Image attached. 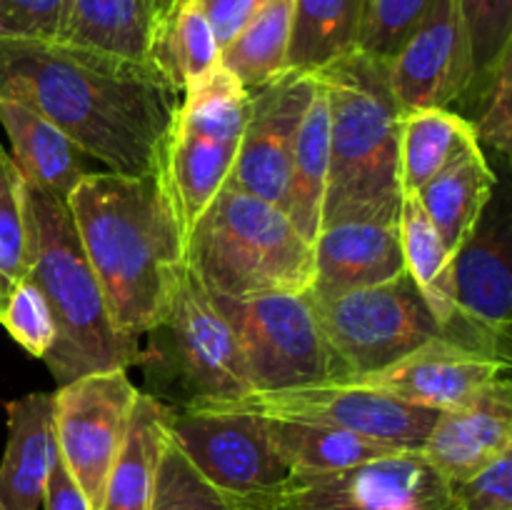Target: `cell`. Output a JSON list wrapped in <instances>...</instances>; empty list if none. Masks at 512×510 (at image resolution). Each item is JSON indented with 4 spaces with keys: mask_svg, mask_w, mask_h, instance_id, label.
<instances>
[{
    "mask_svg": "<svg viewBox=\"0 0 512 510\" xmlns=\"http://www.w3.org/2000/svg\"><path fill=\"white\" fill-rule=\"evenodd\" d=\"M180 88L155 63L60 40L0 38V100H15L113 173H160Z\"/></svg>",
    "mask_w": 512,
    "mask_h": 510,
    "instance_id": "obj_1",
    "label": "cell"
},
{
    "mask_svg": "<svg viewBox=\"0 0 512 510\" xmlns=\"http://www.w3.org/2000/svg\"><path fill=\"white\" fill-rule=\"evenodd\" d=\"M103 288L110 318L128 338L158 328L188 273V245L160 173H85L65 200Z\"/></svg>",
    "mask_w": 512,
    "mask_h": 510,
    "instance_id": "obj_2",
    "label": "cell"
},
{
    "mask_svg": "<svg viewBox=\"0 0 512 510\" xmlns=\"http://www.w3.org/2000/svg\"><path fill=\"white\" fill-rule=\"evenodd\" d=\"M28 280L53 310L58 340L45 365L58 385L95 370L133 368L143 360L140 340L128 338L110 318L103 288L80 243L65 200L25 183Z\"/></svg>",
    "mask_w": 512,
    "mask_h": 510,
    "instance_id": "obj_3",
    "label": "cell"
},
{
    "mask_svg": "<svg viewBox=\"0 0 512 510\" xmlns=\"http://www.w3.org/2000/svg\"><path fill=\"white\" fill-rule=\"evenodd\" d=\"M330 108V173L323 225L400 213V118L388 63L353 53L320 70Z\"/></svg>",
    "mask_w": 512,
    "mask_h": 510,
    "instance_id": "obj_4",
    "label": "cell"
},
{
    "mask_svg": "<svg viewBox=\"0 0 512 510\" xmlns=\"http://www.w3.org/2000/svg\"><path fill=\"white\" fill-rule=\"evenodd\" d=\"M188 265L223 298L308 293L313 245L283 208L225 185L188 235Z\"/></svg>",
    "mask_w": 512,
    "mask_h": 510,
    "instance_id": "obj_5",
    "label": "cell"
},
{
    "mask_svg": "<svg viewBox=\"0 0 512 510\" xmlns=\"http://www.w3.org/2000/svg\"><path fill=\"white\" fill-rule=\"evenodd\" d=\"M315 320L335 363V380L383 370L428 340L445 335L408 273L340 295L308 290Z\"/></svg>",
    "mask_w": 512,
    "mask_h": 510,
    "instance_id": "obj_6",
    "label": "cell"
},
{
    "mask_svg": "<svg viewBox=\"0 0 512 510\" xmlns=\"http://www.w3.org/2000/svg\"><path fill=\"white\" fill-rule=\"evenodd\" d=\"M228 498L235 510H458L448 483L420 453L345 470H290L270 488Z\"/></svg>",
    "mask_w": 512,
    "mask_h": 510,
    "instance_id": "obj_7",
    "label": "cell"
},
{
    "mask_svg": "<svg viewBox=\"0 0 512 510\" xmlns=\"http://www.w3.org/2000/svg\"><path fill=\"white\" fill-rule=\"evenodd\" d=\"M148 335L158 340L150 353L158 355L180 393L170 408L223 403L253 393L238 333L190 265L168 315Z\"/></svg>",
    "mask_w": 512,
    "mask_h": 510,
    "instance_id": "obj_8",
    "label": "cell"
},
{
    "mask_svg": "<svg viewBox=\"0 0 512 510\" xmlns=\"http://www.w3.org/2000/svg\"><path fill=\"white\" fill-rule=\"evenodd\" d=\"M183 408H218L253 413L260 418L298 420V423L335 425L353 433L393 445L398 450L420 453L425 438L438 423L440 410L420 408L393 398L368 385L323 380L280 390H258L223 403H198Z\"/></svg>",
    "mask_w": 512,
    "mask_h": 510,
    "instance_id": "obj_9",
    "label": "cell"
},
{
    "mask_svg": "<svg viewBox=\"0 0 512 510\" xmlns=\"http://www.w3.org/2000/svg\"><path fill=\"white\" fill-rule=\"evenodd\" d=\"M210 298L238 333L253 393L335 380L333 355L308 293H265L253 298L210 293Z\"/></svg>",
    "mask_w": 512,
    "mask_h": 510,
    "instance_id": "obj_10",
    "label": "cell"
},
{
    "mask_svg": "<svg viewBox=\"0 0 512 510\" xmlns=\"http://www.w3.org/2000/svg\"><path fill=\"white\" fill-rule=\"evenodd\" d=\"M138 395L123 368L80 375L53 393L58 453L93 510L100 508Z\"/></svg>",
    "mask_w": 512,
    "mask_h": 510,
    "instance_id": "obj_11",
    "label": "cell"
},
{
    "mask_svg": "<svg viewBox=\"0 0 512 510\" xmlns=\"http://www.w3.org/2000/svg\"><path fill=\"white\" fill-rule=\"evenodd\" d=\"M168 435L195 470L225 495L255 493L290 475V465L270 438L268 420L260 415L170 408Z\"/></svg>",
    "mask_w": 512,
    "mask_h": 510,
    "instance_id": "obj_12",
    "label": "cell"
},
{
    "mask_svg": "<svg viewBox=\"0 0 512 510\" xmlns=\"http://www.w3.org/2000/svg\"><path fill=\"white\" fill-rule=\"evenodd\" d=\"M318 83V73L285 70L270 83L248 90V123L228 185L285 208L295 135Z\"/></svg>",
    "mask_w": 512,
    "mask_h": 510,
    "instance_id": "obj_13",
    "label": "cell"
},
{
    "mask_svg": "<svg viewBox=\"0 0 512 510\" xmlns=\"http://www.w3.org/2000/svg\"><path fill=\"white\" fill-rule=\"evenodd\" d=\"M510 358L438 335L383 370L343 383L368 385L405 403L433 410L463 408L500 378H508Z\"/></svg>",
    "mask_w": 512,
    "mask_h": 510,
    "instance_id": "obj_14",
    "label": "cell"
},
{
    "mask_svg": "<svg viewBox=\"0 0 512 510\" xmlns=\"http://www.w3.org/2000/svg\"><path fill=\"white\" fill-rule=\"evenodd\" d=\"M473 83V55L458 0H438L388 63V85L403 113L453 108Z\"/></svg>",
    "mask_w": 512,
    "mask_h": 510,
    "instance_id": "obj_15",
    "label": "cell"
},
{
    "mask_svg": "<svg viewBox=\"0 0 512 510\" xmlns=\"http://www.w3.org/2000/svg\"><path fill=\"white\" fill-rule=\"evenodd\" d=\"M508 235L495 220H483L453 258L458 320L448 338L510 358L512 270Z\"/></svg>",
    "mask_w": 512,
    "mask_h": 510,
    "instance_id": "obj_16",
    "label": "cell"
},
{
    "mask_svg": "<svg viewBox=\"0 0 512 510\" xmlns=\"http://www.w3.org/2000/svg\"><path fill=\"white\" fill-rule=\"evenodd\" d=\"M405 273L400 213L345 218L320 228L313 243L315 295H340Z\"/></svg>",
    "mask_w": 512,
    "mask_h": 510,
    "instance_id": "obj_17",
    "label": "cell"
},
{
    "mask_svg": "<svg viewBox=\"0 0 512 510\" xmlns=\"http://www.w3.org/2000/svg\"><path fill=\"white\" fill-rule=\"evenodd\" d=\"M510 450L512 388L500 378L463 408L443 410L420 455L445 483H458Z\"/></svg>",
    "mask_w": 512,
    "mask_h": 510,
    "instance_id": "obj_18",
    "label": "cell"
},
{
    "mask_svg": "<svg viewBox=\"0 0 512 510\" xmlns=\"http://www.w3.org/2000/svg\"><path fill=\"white\" fill-rule=\"evenodd\" d=\"M8 440L0 460V505L38 510L58 455L53 393H28L5 403Z\"/></svg>",
    "mask_w": 512,
    "mask_h": 510,
    "instance_id": "obj_19",
    "label": "cell"
},
{
    "mask_svg": "<svg viewBox=\"0 0 512 510\" xmlns=\"http://www.w3.org/2000/svg\"><path fill=\"white\" fill-rule=\"evenodd\" d=\"M163 0H63L60 43L135 63H153Z\"/></svg>",
    "mask_w": 512,
    "mask_h": 510,
    "instance_id": "obj_20",
    "label": "cell"
},
{
    "mask_svg": "<svg viewBox=\"0 0 512 510\" xmlns=\"http://www.w3.org/2000/svg\"><path fill=\"white\" fill-rule=\"evenodd\" d=\"M0 125L8 133L13 145L10 158L25 183L68 200L75 185L88 173L83 165L85 155L70 143L68 135L33 108L15 100H0Z\"/></svg>",
    "mask_w": 512,
    "mask_h": 510,
    "instance_id": "obj_21",
    "label": "cell"
},
{
    "mask_svg": "<svg viewBox=\"0 0 512 510\" xmlns=\"http://www.w3.org/2000/svg\"><path fill=\"white\" fill-rule=\"evenodd\" d=\"M235 155H238V145L213 143V140L180 133L175 128L170 133L160 175H163L170 203L185 233V245L195 223L203 218L220 190L228 185Z\"/></svg>",
    "mask_w": 512,
    "mask_h": 510,
    "instance_id": "obj_22",
    "label": "cell"
},
{
    "mask_svg": "<svg viewBox=\"0 0 512 510\" xmlns=\"http://www.w3.org/2000/svg\"><path fill=\"white\" fill-rule=\"evenodd\" d=\"M320 78V75H318ZM330 173V108L325 95L323 80L318 83L313 100L305 108L303 120L298 125L290 160L288 198H285V215L298 228V233L310 245L323 228V205L328 190Z\"/></svg>",
    "mask_w": 512,
    "mask_h": 510,
    "instance_id": "obj_23",
    "label": "cell"
},
{
    "mask_svg": "<svg viewBox=\"0 0 512 510\" xmlns=\"http://www.w3.org/2000/svg\"><path fill=\"white\" fill-rule=\"evenodd\" d=\"M480 148L473 123L453 108L410 110L400 118V185L403 195L438 178L445 168Z\"/></svg>",
    "mask_w": 512,
    "mask_h": 510,
    "instance_id": "obj_24",
    "label": "cell"
},
{
    "mask_svg": "<svg viewBox=\"0 0 512 510\" xmlns=\"http://www.w3.org/2000/svg\"><path fill=\"white\" fill-rule=\"evenodd\" d=\"M168 403L140 390L128 435L105 483L98 510H150L160 450L168 435Z\"/></svg>",
    "mask_w": 512,
    "mask_h": 510,
    "instance_id": "obj_25",
    "label": "cell"
},
{
    "mask_svg": "<svg viewBox=\"0 0 512 510\" xmlns=\"http://www.w3.org/2000/svg\"><path fill=\"white\" fill-rule=\"evenodd\" d=\"M495 190V173L485 158L483 148L470 150L438 178L420 188L418 200L428 213L430 223L438 228L445 248L458 253L460 245L473 235L483 220Z\"/></svg>",
    "mask_w": 512,
    "mask_h": 510,
    "instance_id": "obj_26",
    "label": "cell"
},
{
    "mask_svg": "<svg viewBox=\"0 0 512 510\" xmlns=\"http://www.w3.org/2000/svg\"><path fill=\"white\" fill-rule=\"evenodd\" d=\"M365 0H293L285 68L320 73L358 53Z\"/></svg>",
    "mask_w": 512,
    "mask_h": 510,
    "instance_id": "obj_27",
    "label": "cell"
},
{
    "mask_svg": "<svg viewBox=\"0 0 512 510\" xmlns=\"http://www.w3.org/2000/svg\"><path fill=\"white\" fill-rule=\"evenodd\" d=\"M400 248H403L405 273L410 275L415 288L428 303L430 313L448 335V330L458 320L453 278L455 255L445 248L438 228L430 223L418 195H403V203H400Z\"/></svg>",
    "mask_w": 512,
    "mask_h": 510,
    "instance_id": "obj_28",
    "label": "cell"
},
{
    "mask_svg": "<svg viewBox=\"0 0 512 510\" xmlns=\"http://www.w3.org/2000/svg\"><path fill=\"white\" fill-rule=\"evenodd\" d=\"M265 420H268L270 438L290 470H345L390 455L410 453L335 425Z\"/></svg>",
    "mask_w": 512,
    "mask_h": 510,
    "instance_id": "obj_29",
    "label": "cell"
},
{
    "mask_svg": "<svg viewBox=\"0 0 512 510\" xmlns=\"http://www.w3.org/2000/svg\"><path fill=\"white\" fill-rule=\"evenodd\" d=\"M248 113L250 93L218 63L185 85L173 128L213 143L240 145Z\"/></svg>",
    "mask_w": 512,
    "mask_h": 510,
    "instance_id": "obj_30",
    "label": "cell"
},
{
    "mask_svg": "<svg viewBox=\"0 0 512 510\" xmlns=\"http://www.w3.org/2000/svg\"><path fill=\"white\" fill-rule=\"evenodd\" d=\"M150 60L170 83L178 85L180 93L190 80L220 63V40L198 0H175L168 5Z\"/></svg>",
    "mask_w": 512,
    "mask_h": 510,
    "instance_id": "obj_31",
    "label": "cell"
},
{
    "mask_svg": "<svg viewBox=\"0 0 512 510\" xmlns=\"http://www.w3.org/2000/svg\"><path fill=\"white\" fill-rule=\"evenodd\" d=\"M293 0H275L248 20L220 48V63L240 80L245 90H255L285 73Z\"/></svg>",
    "mask_w": 512,
    "mask_h": 510,
    "instance_id": "obj_32",
    "label": "cell"
},
{
    "mask_svg": "<svg viewBox=\"0 0 512 510\" xmlns=\"http://www.w3.org/2000/svg\"><path fill=\"white\" fill-rule=\"evenodd\" d=\"M28 278V220L25 180L0 145V303Z\"/></svg>",
    "mask_w": 512,
    "mask_h": 510,
    "instance_id": "obj_33",
    "label": "cell"
},
{
    "mask_svg": "<svg viewBox=\"0 0 512 510\" xmlns=\"http://www.w3.org/2000/svg\"><path fill=\"white\" fill-rule=\"evenodd\" d=\"M150 510H235L228 495L203 478L183 455V450L165 435L155 473Z\"/></svg>",
    "mask_w": 512,
    "mask_h": 510,
    "instance_id": "obj_34",
    "label": "cell"
},
{
    "mask_svg": "<svg viewBox=\"0 0 512 510\" xmlns=\"http://www.w3.org/2000/svg\"><path fill=\"white\" fill-rule=\"evenodd\" d=\"M473 55V95L512 50V0H458Z\"/></svg>",
    "mask_w": 512,
    "mask_h": 510,
    "instance_id": "obj_35",
    "label": "cell"
},
{
    "mask_svg": "<svg viewBox=\"0 0 512 510\" xmlns=\"http://www.w3.org/2000/svg\"><path fill=\"white\" fill-rule=\"evenodd\" d=\"M438 0H365L358 53L390 63Z\"/></svg>",
    "mask_w": 512,
    "mask_h": 510,
    "instance_id": "obj_36",
    "label": "cell"
},
{
    "mask_svg": "<svg viewBox=\"0 0 512 510\" xmlns=\"http://www.w3.org/2000/svg\"><path fill=\"white\" fill-rule=\"evenodd\" d=\"M0 325L33 358L45 360L58 340L53 310L33 280H20L0 303Z\"/></svg>",
    "mask_w": 512,
    "mask_h": 510,
    "instance_id": "obj_37",
    "label": "cell"
},
{
    "mask_svg": "<svg viewBox=\"0 0 512 510\" xmlns=\"http://www.w3.org/2000/svg\"><path fill=\"white\" fill-rule=\"evenodd\" d=\"M510 80H512V50L495 65L490 78L475 90L478 100V118H470L478 143H488L498 150L503 158H508L512 148V110H510Z\"/></svg>",
    "mask_w": 512,
    "mask_h": 510,
    "instance_id": "obj_38",
    "label": "cell"
},
{
    "mask_svg": "<svg viewBox=\"0 0 512 510\" xmlns=\"http://www.w3.org/2000/svg\"><path fill=\"white\" fill-rule=\"evenodd\" d=\"M448 488L458 510H512V450Z\"/></svg>",
    "mask_w": 512,
    "mask_h": 510,
    "instance_id": "obj_39",
    "label": "cell"
},
{
    "mask_svg": "<svg viewBox=\"0 0 512 510\" xmlns=\"http://www.w3.org/2000/svg\"><path fill=\"white\" fill-rule=\"evenodd\" d=\"M63 0H0V38L55 40Z\"/></svg>",
    "mask_w": 512,
    "mask_h": 510,
    "instance_id": "obj_40",
    "label": "cell"
},
{
    "mask_svg": "<svg viewBox=\"0 0 512 510\" xmlns=\"http://www.w3.org/2000/svg\"><path fill=\"white\" fill-rule=\"evenodd\" d=\"M198 3L203 5L205 15L213 23L220 48H223L253 15H258L265 5L275 0H198Z\"/></svg>",
    "mask_w": 512,
    "mask_h": 510,
    "instance_id": "obj_41",
    "label": "cell"
},
{
    "mask_svg": "<svg viewBox=\"0 0 512 510\" xmlns=\"http://www.w3.org/2000/svg\"><path fill=\"white\" fill-rule=\"evenodd\" d=\"M43 505L45 510H93L90 508L88 498L83 495V490L78 488V483L73 480V475L65 468L60 453L55 455V463L50 468L48 483H45L43 493Z\"/></svg>",
    "mask_w": 512,
    "mask_h": 510,
    "instance_id": "obj_42",
    "label": "cell"
},
{
    "mask_svg": "<svg viewBox=\"0 0 512 510\" xmlns=\"http://www.w3.org/2000/svg\"><path fill=\"white\" fill-rule=\"evenodd\" d=\"M170 3H175V0H163V5H165V8H168Z\"/></svg>",
    "mask_w": 512,
    "mask_h": 510,
    "instance_id": "obj_43",
    "label": "cell"
},
{
    "mask_svg": "<svg viewBox=\"0 0 512 510\" xmlns=\"http://www.w3.org/2000/svg\"><path fill=\"white\" fill-rule=\"evenodd\" d=\"M0 510H5V508H3V505H0Z\"/></svg>",
    "mask_w": 512,
    "mask_h": 510,
    "instance_id": "obj_44",
    "label": "cell"
}]
</instances>
